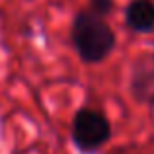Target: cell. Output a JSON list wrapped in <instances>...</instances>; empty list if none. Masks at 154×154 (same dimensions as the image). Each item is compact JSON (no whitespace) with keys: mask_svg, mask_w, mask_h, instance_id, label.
<instances>
[{"mask_svg":"<svg viewBox=\"0 0 154 154\" xmlns=\"http://www.w3.org/2000/svg\"><path fill=\"white\" fill-rule=\"evenodd\" d=\"M129 90L139 103H154V57H139L135 60Z\"/></svg>","mask_w":154,"mask_h":154,"instance_id":"3957f363","label":"cell"},{"mask_svg":"<svg viewBox=\"0 0 154 154\" xmlns=\"http://www.w3.org/2000/svg\"><path fill=\"white\" fill-rule=\"evenodd\" d=\"M125 26L135 33H154V0H131L125 8Z\"/></svg>","mask_w":154,"mask_h":154,"instance_id":"277c9868","label":"cell"},{"mask_svg":"<svg viewBox=\"0 0 154 154\" xmlns=\"http://www.w3.org/2000/svg\"><path fill=\"white\" fill-rule=\"evenodd\" d=\"M88 10L100 18H107L115 12V0H88Z\"/></svg>","mask_w":154,"mask_h":154,"instance_id":"5b68a950","label":"cell"},{"mask_svg":"<svg viewBox=\"0 0 154 154\" xmlns=\"http://www.w3.org/2000/svg\"><path fill=\"white\" fill-rule=\"evenodd\" d=\"M111 139V125L102 111L80 109L72 119V143L82 154H94Z\"/></svg>","mask_w":154,"mask_h":154,"instance_id":"7a4b0ae2","label":"cell"},{"mask_svg":"<svg viewBox=\"0 0 154 154\" xmlns=\"http://www.w3.org/2000/svg\"><path fill=\"white\" fill-rule=\"evenodd\" d=\"M70 41L82 63L98 64L113 53L117 45V35L105 18H100L88 8H82L72 18Z\"/></svg>","mask_w":154,"mask_h":154,"instance_id":"6da1fadb","label":"cell"}]
</instances>
